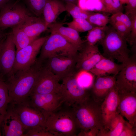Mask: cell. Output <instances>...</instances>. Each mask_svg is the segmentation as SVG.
Returning <instances> with one entry per match:
<instances>
[{
  "label": "cell",
  "mask_w": 136,
  "mask_h": 136,
  "mask_svg": "<svg viewBox=\"0 0 136 136\" xmlns=\"http://www.w3.org/2000/svg\"><path fill=\"white\" fill-rule=\"evenodd\" d=\"M42 64L37 58L30 66L12 73L4 80L8 88L10 103L18 104L28 99Z\"/></svg>",
  "instance_id": "obj_1"
},
{
  "label": "cell",
  "mask_w": 136,
  "mask_h": 136,
  "mask_svg": "<svg viewBox=\"0 0 136 136\" xmlns=\"http://www.w3.org/2000/svg\"><path fill=\"white\" fill-rule=\"evenodd\" d=\"M101 103L94 101L90 96L73 107L80 131H87L95 127L98 128L99 132L104 131L101 110Z\"/></svg>",
  "instance_id": "obj_2"
},
{
  "label": "cell",
  "mask_w": 136,
  "mask_h": 136,
  "mask_svg": "<svg viewBox=\"0 0 136 136\" xmlns=\"http://www.w3.org/2000/svg\"><path fill=\"white\" fill-rule=\"evenodd\" d=\"M46 126L47 130L62 136H77L80 130L73 107L64 104L46 118Z\"/></svg>",
  "instance_id": "obj_3"
},
{
  "label": "cell",
  "mask_w": 136,
  "mask_h": 136,
  "mask_svg": "<svg viewBox=\"0 0 136 136\" xmlns=\"http://www.w3.org/2000/svg\"><path fill=\"white\" fill-rule=\"evenodd\" d=\"M127 40L112 26H108L105 36L99 43L103 50V56L124 64L129 60L130 51Z\"/></svg>",
  "instance_id": "obj_4"
},
{
  "label": "cell",
  "mask_w": 136,
  "mask_h": 136,
  "mask_svg": "<svg viewBox=\"0 0 136 136\" xmlns=\"http://www.w3.org/2000/svg\"><path fill=\"white\" fill-rule=\"evenodd\" d=\"M78 51L76 47L60 35L51 32L41 47L38 59L42 61L56 56L75 55Z\"/></svg>",
  "instance_id": "obj_5"
},
{
  "label": "cell",
  "mask_w": 136,
  "mask_h": 136,
  "mask_svg": "<svg viewBox=\"0 0 136 136\" xmlns=\"http://www.w3.org/2000/svg\"><path fill=\"white\" fill-rule=\"evenodd\" d=\"M78 73L75 70L61 80V92L64 98V104L72 107L90 96L89 90L79 83L77 79Z\"/></svg>",
  "instance_id": "obj_6"
},
{
  "label": "cell",
  "mask_w": 136,
  "mask_h": 136,
  "mask_svg": "<svg viewBox=\"0 0 136 136\" xmlns=\"http://www.w3.org/2000/svg\"><path fill=\"white\" fill-rule=\"evenodd\" d=\"M115 76V87L118 93H136V54L133 53Z\"/></svg>",
  "instance_id": "obj_7"
},
{
  "label": "cell",
  "mask_w": 136,
  "mask_h": 136,
  "mask_svg": "<svg viewBox=\"0 0 136 136\" xmlns=\"http://www.w3.org/2000/svg\"><path fill=\"white\" fill-rule=\"evenodd\" d=\"M64 98L61 92L41 94H31L28 101L30 105L46 118L64 104Z\"/></svg>",
  "instance_id": "obj_8"
},
{
  "label": "cell",
  "mask_w": 136,
  "mask_h": 136,
  "mask_svg": "<svg viewBox=\"0 0 136 136\" xmlns=\"http://www.w3.org/2000/svg\"><path fill=\"white\" fill-rule=\"evenodd\" d=\"M12 105L25 132L30 129L38 127L46 128L45 117L42 113L30 105L28 99L19 104Z\"/></svg>",
  "instance_id": "obj_9"
},
{
  "label": "cell",
  "mask_w": 136,
  "mask_h": 136,
  "mask_svg": "<svg viewBox=\"0 0 136 136\" xmlns=\"http://www.w3.org/2000/svg\"><path fill=\"white\" fill-rule=\"evenodd\" d=\"M30 14L19 1L7 3L0 12V30L12 27L20 23Z\"/></svg>",
  "instance_id": "obj_10"
},
{
  "label": "cell",
  "mask_w": 136,
  "mask_h": 136,
  "mask_svg": "<svg viewBox=\"0 0 136 136\" xmlns=\"http://www.w3.org/2000/svg\"><path fill=\"white\" fill-rule=\"evenodd\" d=\"M48 36L38 38L26 46L16 51L15 63L11 73L28 67L35 62Z\"/></svg>",
  "instance_id": "obj_11"
},
{
  "label": "cell",
  "mask_w": 136,
  "mask_h": 136,
  "mask_svg": "<svg viewBox=\"0 0 136 136\" xmlns=\"http://www.w3.org/2000/svg\"><path fill=\"white\" fill-rule=\"evenodd\" d=\"M78 55V53L75 55L51 57L42 61L43 64L61 80L76 70Z\"/></svg>",
  "instance_id": "obj_12"
},
{
  "label": "cell",
  "mask_w": 136,
  "mask_h": 136,
  "mask_svg": "<svg viewBox=\"0 0 136 136\" xmlns=\"http://www.w3.org/2000/svg\"><path fill=\"white\" fill-rule=\"evenodd\" d=\"M60 80L43 63L31 94H44L60 92L61 86L59 81Z\"/></svg>",
  "instance_id": "obj_13"
},
{
  "label": "cell",
  "mask_w": 136,
  "mask_h": 136,
  "mask_svg": "<svg viewBox=\"0 0 136 136\" xmlns=\"http://www.w3.org/2000/svg\"><path fill=\"white\" fill-rule=\"evenodd\" d=\"M15 48L11 32L6 35L0 52V77L3 80L12 71L16 59Z\"/></svg>",
  "instance_id": "obj_14"
},
{
  "label": "cell",
  "mask_w": 136,
  "mask_h": 136,
  "mask_svg": "<svg viewBox=\"0 0 136 136\" xmlns=\"http://www.w3.org/2000/svg\"><path fill=\"white\" fill-rule=\"evenodd\" d=\"M78 53L76 70L78 73L89 72L104 57L99 51L97 45H89L86 43Z\"/></svg>",
  "instance_id": "obj_15"
},
{
  "label": "cell",
  "mask_w": 136,
  "mask_h": 136,
  "mask_svg": "<svg viewBox=\"0 0 136 136\" xmlns=\"http://www.w3.org/2000/svg\"><path fill=\"white\" fill-rule=\"evenodd\" d=\"M2 135L24 136L25 129L13 105L9 103L1 124Z\"/></svg>",
  "instance_id": "obj_16"
},
{
  "label": "cell",
  "mask_w": 136,
  "mask_h": 136,
  "mask_svg": "<svg viewBox=\"0 0 136 136\" xmlns=\"http://www.w3.org/2000/svg\"><path fill=\"white\" fill-rule=\"evenodd\" d=\"M118 94L117 112L125 117L131 125L136 127V93Z\"/></svg>",
  "instance_id": "obj_17"
},
{
  "label": "cell",
  "mask_w": 136,
  "mask_h": 136,
  "mask_svg": "<svg viewBox=\"0 0 136 136\" xmlns=\"http://www.w3.org/2000/svg\"><path fill=\"white\" fill-rule=\"evenodd\" d=\"M115 76L96 77L89 90L90 96L96 101L101 103L114 86Z\"/></svg>",
  "instance_id": "obj_18"
},
{
  "label": "cell",
  "mask_w": 136,
  "mask_h": 136,
  "mask_svg": "<svg viewBox=\"0 0 136 136\" xmlns=\"http://www.w3.org/2000/svg\"><path fill=\"white\" fill-rule=\"evenodd\" d=\"M119 100L117 90L115 86L111 90L101 104V110L105 130L107 129L110 123L117 113Z\"/></svg>",
  "instance_id": "obj_19"
},
{
  "label": "cell",
  "mask_w": 136,
  "mask_h": 136,
  "mask_svg": "<svg viewBox=\"0 0 136 136\" xmlns=\"http://www.w3.org/2000/svg\"><path fill=\"white\" fill-rule=\"evenodd\" d=\"M31 38L36 39L48 28L44 19L41 17L27 16L20 23L16 25Z\"/></svg>",
  "instance_id": "obj_20"
},
{
  "label": "cell",
  "mask_w": 136,
  "mask_h": 136,
  "mask_svg": "<svg viewBox=\"0 0 136 136\" xmlns=\"http://www.w3.org/2000/svg\"><path fill=\"white\" fill-rule=\"evenodd\" d=\"M48 28L51 32L56 33L60 35L76 47L78 51L83 47L84 42L81 39L79 32L72 28L64 26L62 23L56 22L50 25Z\"/></svg>",
  "instance_id": "obj_21"
},
{
  "label": "cell",
  "mask_w": 136,
  "mask_h": 136,
  "mask_svg": "<svg viewBox=\"0 0 136 136\" xmlns=\"http://www.w3.org/2000/svg\"><path fill=\"white\" fill-rule=\"evenodd\" d=\"M124 64H119L104 57L100 60L89 71L96 77L113 74L116 76L122 69Z\"/></svg>",
  "instance_id": "obj_22"
},
{
  "label": "cell",
  "mask_w": 136,
  "mask_h": 136,
  "mask_svg": "<svg viewBox=\"0 0 136 136\" xmlns=\"http://www.w3.org/2000/svg\"><path fill=\"white\" fill-rule=\"evenodd\" d=\"M65 11V5L59 0H47L42 14L48 28L55 22L58 17Z\"/></svg>",
  "instance_id": "obj_23"
},
{
  "label": "cell",
  "mask_w": 136,
  "mask_h": 136,
  "mask_svg": "<svg viewBox=\"0 0 136 136\" xmlns=\"http://www.w3.org/2000/svg\"><path fill=\"white\" fill-rule=\"evenodd\" d=\"M125 121L124 118L117 112L110 123L107 130L99 132L97 136H119Z\"/></svg>",
  "instance_id": "obj_24"
},
{
  "label": "cell",
  "mask_w": 136,
  "mask_h": 136,
  "mask_svg": "<svg viewBox=\"0 0 136 136\" xmlns=\"http://www.w3.org/2000/svg\"><path fill=\"white\" fill-rule=\"evenodd\" d=\"M12 39L16 48L18 51L26 46L36 39L32 38L17 26L12 27Z\"/></svg>",
  "instance_id": "obj_25"
},
{
  "label": "cell",
  "mask_w": 136,
  "mask_h": 136,
  "mask_svg": "<svg viewBox=\"0 0 136 136\" xmlns=\"http://www.w3.org/2000/svg\"><path fill=\"white\" fill-rule=\"evenodd\" d=\"M108 26H95L88 31L86 43L94 45L99 43L104 38Z\"/></svg>",
  "instance_id": "obj_26"
},
{
  "label": "cell",
  "mask_w": 136,
  "mask_h": 136,
  "mask_svg": "<svg viewBox=\"0 0 136 136\" xmlns=\"http://www.w3.org/2000/svg\"><path fill=\"white\" fill-rule=\"evenodd\" d=\"M10 103L7 86L4 80L0 77V118L3 119Z\"/></svg>",
  "instance_id": "obj_27"
},
{
  "label": "cell",
  "mask_w": 136,
  "mask_h": 136,
  "mask_svg": "<svg viewBox=\"0 0 136 136\" xmlns=\"http://www.w3.org/2000/svg\"><path fill=\"white\" fill-rule=\"evenodd\" d=\"M75 30L78 32L88 31L95 26L90 23L86 19L83 18H74L69 22L63 24Z\"/></svg>",
  "instance_id": "obj_28"
},
{
  "label": "cell",
  "mask_w": 136,
  "mask_h": 136,
  "mask_svg": "<svg viewBox=\"0 0 136 136\" xmlns=\"http://www.w3.org/2000/svg\"><path fill=\"white\" fill-rule=\"evenodd\" d=\"M66 11L74 18L87 19L92 12L83 9L76 4L66 3L65 5Z\"/></svg>",
  "instance_id": "obj_29"
},
{
  "label": "cell",
  "mask_w": 136,
  "mask_h": 136,
  "mask_svg": "<svg viewBox=\"0 0 136 136\" xmlns=\"http://www.w3.org/2000/svg\"><path fill=\"white\" fill-rule=\"evenodd\" d=\"M110 17L105 13L92 12L87 20L96 26H104L109 23Z\"/></svg>",
  "instance_id": "obj_30"
},
{
  "label": "cell",
  "mask_w": 136,
  "mask_h": 136,
  "mask_svg": "<svg viewBox=\"0 0 136 136\" xmlns=\"http://www.w3.org/2000/svg\"><path fill=\"white\" fill-rule=\"evenodd\" d=\"M104 12L112 15L119 12H123V7L119 0H103Z\"/></svg>",
  "instance_id": "obj_31"
},
{
  "label": "cell",
  "mask_w": 136,
  "mask_h": 136,
  "mask_svg": "<svg viewBox=\"0 0 136 136\" xmlns=\"http://www.w3.org/2000/svg\"><path fill=\"white\" fill-rule=\"evenodd\" d=\"M62 136L56 132L50 131L46 130V128L38 127L30 129L26 131L24 136Z\"/></svg>",
  "instance_id": "obj_32"
},
{
  "label": "cell",
  "mask_w": 136,
  "mask_h": 136,
  "mask_svg": "<svg viewBox=\"0 0 136 136\" xmlns=\"http://www.w3.org/2000/svg\"><path fill=\"white\" fill-rule=\"evenodd\" d=\"M31 11L37 17H40L47 0H27Z\"/></svg>",
  "instance_id": "obj_33"
},
{
  "label": "cell",
  "mask_w": 136,
  "mask_h": 136,
  "mask_svg": "<svg viewBox=\"0 0 136 136\" xmlns=\"http://www.w3.org/2000/svg\"><path fill=\"white\" fill-rule=\"evenodd\" d=\"M109 19V22L119 21L122 22L130 31L132 26L131 20L123 12H119L112 14Z\"/></svg>",
  "instance_id": "obj_34"
},
{
  "label": "cell",
  "mask_w": 136,
  "mask_h": 136,
  "mask_svg": "<svg viewBox=\"0 0 136 136\" xmlns=\"http://www.w3.org/2000/svg\"><path fill=\"white\" fill-rule=\"evenodd\" d=\"M109 23L119 34L127 40V42L130 31L126 27L119 21L110 22Z\"/></svg>",
  "instance_id": "obj_35"
},
{
  "label": "cell",
  "mask_w": 136,
  "mask_h": 136,
  "mask_svg": "<svg viewBox=\"0 0 136 136\" xmlns=\"http://www.w3.org/2000/svg\"><path fill=\"white\" fill-rule=\"evenodd\" d=\"M132 21V26L128 41L131 46L136 43V14L129 17Z\"/></svg>",
  "instance_id": "obj_36"
},
{
  "label": "cell",
  "mask_w": 136,
  "mask_h": 136,
  "mask_svg": "<svg viewBox=\"0 0 136 136\" xmlns=\"http://www.w3.org/2000/svg\"><path fill=\"white\" fill-rule=\"evenodd\" d=\"M136 127L131 125L125 120L122 131L119 136H136Z\"/></svg>",
  "instance_id": "obj_37"
},
{
  "label": "cell",
  "mask_w": 136,
  "mask_h": 136,
  "mask_svg": "<svg viewBox=\"0 0 136 136\" xmlns=\"http://www.w3.org/2000/svg\"><path fill=\"white\" fill-rule=\"evenodd\" d=\"M126 4L125 13L128 16L136 14V0H128Z\"/></svg>",
  "instance_id": "obj_38"
},
{
  "label": "cell",
  "mask_w": 136,
  "mask_h": 136,
  "mask_svg": "<svg viewBox=\"0 0 136 136\" xmlns=\"http://www.w3.org/2000/svg\"><path fill=\"white\" fill-rule=\"evenodd\" d=\"M99 131L98 128L95 127L87 131H80L77 136H97Z\"/></svg>",
  "instance_id": "obj_39"
},
{
  "label": "cell",
  "mask_w": 136,
  "mask_h": 136,
  "mask_svg": "<svg viewBox=\"0 0 136 136\" xmlns=\"http://www.w3.org/2000/svg\"><path fill=\"white\" fill-rule=\"evenodd\" d=\"M11 0H0V9L8 3Z\"/></svg>",
  "instance_id": "obj_40"
},
{
  "label": "cell",
  "mask_w": 136,
  "mask_h": 136,
  "mask_svg": "<svg viewBox=\"0 0 136 136\" xmlns=\"http://www.w3.org/2000/svg\"><path fill=\"white\" fill-rule=\"evenodd\" d=\"M6 35L3 31L0 30V42L5 37Z\"/></svg>",
  "instance_id": "obj_41"
},
{
  "label": "cell",
  "mask_w": 136,
  "mask_h": 136,
  "mask_svg": "<svg viewBox=\"0 0 136 136\" xmlns=\"http://www.w3.org/2000/svg\"><path fill=\"white\" fill-rule=\"evenodd\" d=\"M66 1V3H71L76 4L78 0H64Z\"/></svg>",
  "instance_id": "obj_42"
},
{
  "label": "cell",
  "mask_w": 136,
  "mask_h": 136,
  "mask_svg": "<svg viewBox=\"0 0 136 136\" xmlns=\"http://www.w3.org/2000/svg\"><path fill=\"white\" fill-rule=\"evenodd\" d=\"M3 119L0 118V136L2 135L1 130V124Z\"/></svg>",
  "instance_id": "obj_43"
},
{
  "label": "cell",
  "mask_w": 136,
  "mask_h": 136,
  "mask_svg": "<svg viewBox=\"0 0 136 136\" xmlns=\"http://www.w3.org/2000/svg\"><path fill=\"white\" fill-rule=\"evenodd\" d=\"M121 3L123 4H126L128 0H119Z\"/></svg>",
  "instance_id": "obj_44"
},
{
  "label": "cell",
  "mask_w": 136,
  "mask_h": 136,
  "mask_svg": "<svg viewBox=\"0 0 136 136\" xmlns=\"http://www.w3.org/2000/svg\"><path fill=\"white\" fill-rule=\"evenodd\" d=\"M5 37L4 38H3L0 42V51L1 50V49L2 48V45L3 43V42L4 39L5 38Z\"/></svg>",
  "instance_id": "obj_45"
}]
</instances>
